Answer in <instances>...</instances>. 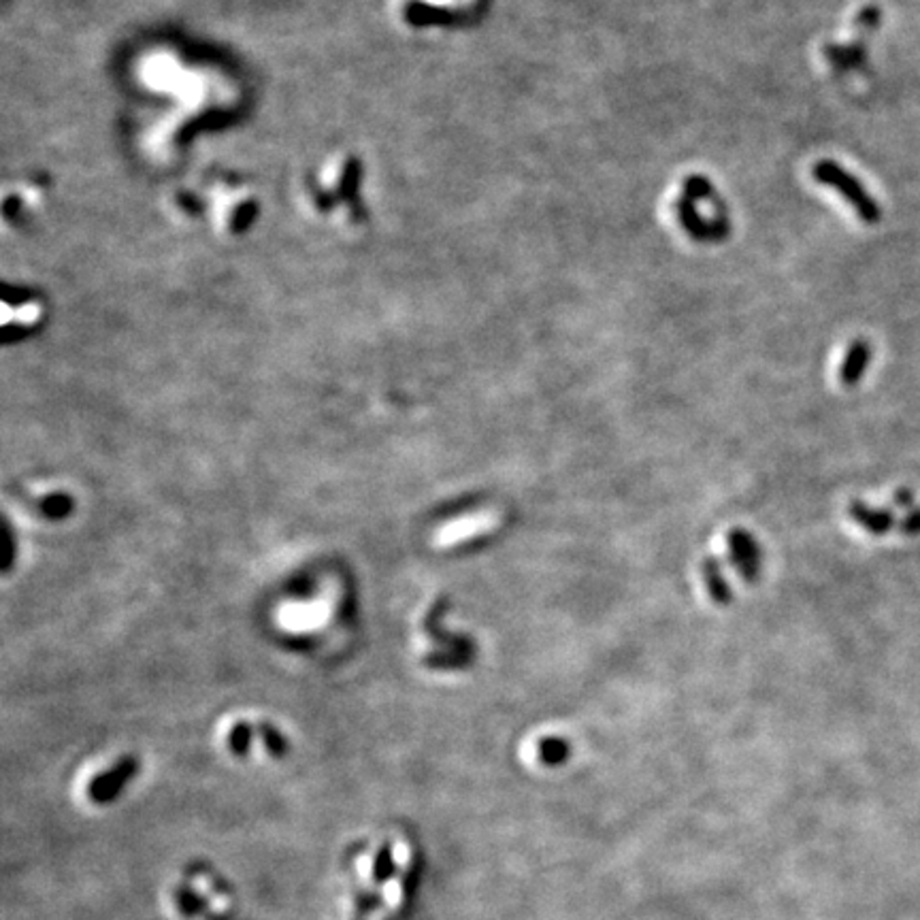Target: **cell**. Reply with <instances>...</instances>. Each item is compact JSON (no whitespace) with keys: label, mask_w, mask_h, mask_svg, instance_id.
Instances as JSON below:
<instances>
[{"label":"cell","mask_w":920,"mask_h":920,"mask_svg":"<svg viewBox=\"0 0 920 920\" xmlns=\"http://www.w3.org/2000/svg\"><path fill=\"white\" fill-rule=\"evenodd\" d=\"M364 166L350 152H332L305 172L300 203L311 217L332 228H356L367 214Z\"/></svg>","instance_id":"cell-1"},{"label":"cell","mask_w":920,"mask_h":920,"mask_svg":"<svg viewBox=\"0 0 920 920\" xmlns=\"http://www.w3.org/2000/svg\"><path fill=\"white\" fill-rule=\"evenodd\" d=\"M132 771L134 765L131 760H124V763L115 765L111 771L102 773V776L94 779L92 789H89V797H92L94 801H107V799H111L115 792L124 786L126 779L132 776Z\"/></svg>","instance_id":"cell-5"},{"label":"cell","mask_w":920,"mask_h":920,"mask_svg":"<svg viewBox=\"0 0 920 920\" xmlns=\"http://www.w3.org/2000/svg\"><path fill=\"white\" fill-rule=\"evenodd\" d=\"M901 530L905 535H918L920 533V509H914L905 516V520L901 522Z\"/></svg>","instance_id":"cell-9"},{"label":"cell","mask_w":920,"mask_h":920,"mask_svg":"<svg viewBox=\"0 0 920 920\" xmlns=\"http://www.w3.org/2000/svg\"><path fill=\"white\" fill-rule=\"evenodd\" d=\"M814 177L840 192V194L859 211V215L865 222H875L880 217L878 204H875L873 198L869 196L867 192L862 190V185L856 182L852 175H848L842 166H837L833 162H821L814 166Z\"/></svg>","instance_id":"cell-3"},{"label":"cell","mask_w":920,"mask_h":920,"mask_svg":"<svg viewBox=\"0 0 920 920\" xmlns=\"http://www.w3.org/2000/svg\"><path fill=\"white\" fill-rule=\"evenodd\" d=\"M703 578H706L707 591H709V594H712V599L716 601V603L727 605L728 601H731V591H728L727 581H725V578H722L718 560H714V559L703 560Z\"/></svg>","instance_id":"cell-8"},{"label":"cell","mask_w":920,"mask_h":920,"mask_svg":"<svg viewBox=\"0 0 920 920\" xmlns=\"http://www.w3.org/2000/svg\"><path fill=\"white\" fill-rule=\"evenodd\" d=\"M728 554H731L735 567L739 569V573L744 575L746 581H754L760 567V552L757 541L744 533V530L735 528L728 533Z\"/></svg>","instance_id":"cell-4"},{"label":"cell","mask_w":920,"mask_h":920,"mask_svg":"<svg viewBox=\"0 0 920 920\" xmlns=\"http://www.w3.org/2000/svg\"><path fill=\"white\" fill-rule=\"evenodd\" d=\"M171 203L179 220L201 224L217 236L239 235L243 222L254 214V194L247 185L226 177L179 185Z\"/></svg>","instance_id":"cell-2"},{"label":"cell","mask_w":920,"mask_h":920,"mask_svg":"<svg viewBox=\"0 0 920 920\" xmlns=\"http://www.w3.org/2000/svg\"><path fill=\"white\" fill-rule=\"evenodd\" d=\"M894 501H897L899 505H910L912 503V495L907 490L897 492V495H894Z\"/></svg>","instance_id":"cell-10"},{"label":"cell","mask_w":920,"mask_h":920,"mask_svg":"<svg viewBox=\"0 0 920 920\" xmlns=\"http://www.w3.org/2000/svg\"><path fill=\"white\" fill-rule=\"evenodd\" d=\"M869 345L865 341H856L852 348L848 350L846 361L842 364V382L843 383H856L861 380L862 371L869 364Z\"/></svg>","instance_id":"cell-7"},{"label":"cell","mask_w":920,"mask_h":920,"mask_svg":"<svg viewBox=\"0 0 920 920\" xmlns=\"http://www.w3.org/2000/svg\"><path fill=\"white\" fill-rule=\"evenodd\" d=\"M850 516H852L862 528L872 530V533H875V535L886 533V530H891V527H893V516L888 514V511L872 509L859 501L850 505Z\"/></svg>","instance_id":"cell-6"}]
</instances>
